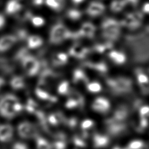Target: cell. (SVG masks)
<instances>
[{
  "label": "cell",
  "instance_id": "obj_18",
  "mask_svg": "<svg viewBox=\"0 0 149 149\" xmlns=\"http://www.w3.org/2000/svg\"><path fill=\"white\" fill-rule=\"evenodd\" d=\"M30 20L33 25L36 27L42 26L45 23L44 19L40 16H32Z\"/></svg>",
  "mask_w": 149,
  "mask_h": 149
},
{
  "label": "cell",
  "instance_id": "obj_8",
  "mask_svg": "<svg viewBox=\"0 0 149 149\" xmlns=\"http://www.w3.org/2000/svg\"><path fill=\"white\" fill-rule=\"evenodd\" d=\"M68 60V55L65 52H59L53 58V64L55 66H60L65 64Z\"/></svg>",
  "mask_w": 149,
  "mask_h": 149
},
{
  "label": "cell",
  "instance_id": "obj_24",
  "mask_svg": "<svg viewBox=\"0 0 149 149\" xmlns=\"http://www.w3.org/2000/svg\"><path fill=\"white\" fill-rule=\"evenodd\" d=\"M4 83H5L4 80H3L2 78L0 77V87L2 86L4 84Z\"/></svg>",
  "mask_w": 149,
  "mask_h": 149
},
{
  "label": "cell",
  "instance_id": "obj_9",
  "mask_svg": "<svg viewBox=\"0 0 149 149\" xmlns=\"http://www.w3.org/2000/svg\"><path fill=\"white\" fill-rule=\"evenodd\" d=\"M10 84L11 87L15 90H19L24 86V79L22 77L15 76L10 80Z\"/></svg>",
  "mask_w": 149,
  "mask_h": 149
},
{
  "label": "cell",
  "instance_id": "obj_6",
  "mask_svg": "<svg viewBox=\"0 0 149 149\" xmlns=\"http://www.w3.org/2000/svg\"><path fill=\"white\" fill-rule=\"evenodd\" d=\"M28 47L31 49H34L39 47L42 44V39L36 35H33L28 37L27 40Z\"/></svg>",
  "mask_w": 149,
  "mask_h": 149
},
{
  "label": "cell",
  "instance_id": "obj_3",
  "mask_svg": "<svg viewBox=\"0 0 149 149\" xmlns=\"http://www.w3.org/2000/svg\"><path fill=\"white\" fill-rule=\"evenodd\" d=\"M17 38L13 35H5L0 38V52H4L11 48L17 41Z\"/></svg>",
  "mask_w": 149,
  "mask_h": 149
},
{
  "label": "cell",
  "instance_id": "obj_23",
  "mask_svg": "<svg viewBox=\"0 0 149 149\" xmlns=\"http://www.w3.org/2000/svg\"><path fill=\"white\" fill-rule=\"evenodd\" d=\"M5 23V19L4 18V17L0 14V29L3 27V26H4Z\"/></svg>",
  "mask_w": 149,
  "mask_h": 149
},
{
  "label": "cell",
  "instance_id": "obj_14",
  "mask_svg": "<svg viewBox=\"0 0 149 149\" xmlns=\"http://www.w3.org/2000/svg\"><path fill=\"white\" fill-rule=\"evenodd\" d=\"M95 145L97 147H105L109 143V139L104 136H97L95 139Z\"/></svg>",
  "mask_w": 149,
  "mask_h": 149
},
{
  "label": "cell",
  "instance_id": "obj_13",
  "mask_svg": "<svg viewBox=\"0 0 149 149\" xmlns=\"http://www.w3.org/2000/svg\"><path fill=\"white\" fill-rule=\"evenodd\" d=\"M35 93L36 95L41 100H47L49 99L51 95L49 94V93L44 90L42 88H40V87H37L36 90H35Z\"/></svg>",
  "mask_w": 149,
  "mask_h": 149
},
{
  "label": "cell",
  "instance_id": "obj_17",
  "mask_svg": "<svg viewBox=\"0 0 149 149\" xmlns=\"http://www.w3.org/2000/svg\"><path fill=\"white\" fill-rule=\"evenodd\" d=\"M144 147V143L141 140H134L128 146V149H143Z\"/></svg>",
  "mask_w": 149,
  "mask_h": 149
},
{
  "label": "cell",
  "instance_id": "obj_21",
  "mask_svg": "<svg viewBox=\"0 0 149 149\" xmlns=\"http://www.w3.org/2000/svg\"><path fill=\"white\" fill-rule=\"evenodd\" d=\"M37 107L36 102L32 99H29L26 104V109L29 112H33Z\"/></svg>",
  "mask_w": 149,
  "mask_h": 149
},
{
  "label": "cell",
  "instance_id": "obj_12",
  "mask_svg": "<svg viewBox=\"0 0 149 149\" xmlns=\"http://www.w3.org/2000/svg\"><path fill=\"white\" fill-rule=\"evenodd\" d=\"M69 83L68 81H63L58 86V92L60 94H66L69 93Z\"/></svg>",
  "mask_w": 149,
  "mask_h": 149
},
{
  "label": "cell",
  "instance_id": "obj_20",
  "mask_svg": "<svg viewBox=\"0 0 149 149\" xmlns=\"http://www.w3.org/2000/svg\"><path fill=\"white\" fill-rule=\"evenodd\" d=\"M65 105H66V108H70V109L75 108L77 106L79 105V102L76 100H74V98H72L71 97H70V98H69L68 100V101H66Z\"/></svg>",
  "mask_w": 149,
  "mask_h": 149
},
{
  "label": "cell",
  "instance_id": "obj_7",
  "mask_svg": "<svg viewBox=\"0 0 149 149\" xmlns=\"http://www.w3.org/2000/svg\"><path fill=\"white\" fill-rule=\"evenodd\" d=\"M94 31V27L90 23H85L82 24L80 30H79L81 36L91 37Z\"/></svg>",
  "mask_w": 149,
  "mask_h": 149
},
{
  "label": "cell",
  "instance_id": "obj_16",
  "mask_svg": "<svg viewBox=\"0 0 149 149\" xmlns=\"http://www.w3.org/2000/svg\"><path fill=\"white\" fill-rule=\"evenodd\" d=\"M47 4L52 9L58 10L62 8V3L59 0H47Z\"/></svg>",
  "mask_w": 149,
  "mask_h": 149
},
{
  "label": "cell",
  "instance_id": "obj_10",
  "mask_svg": "<svg viewBox=\"0 0 149 149\" xmlns=\"http://www.w3.org/2000/svg\"><path fill=\"white\" fill-rule=\"evenodd\" d=\"M21 7V5L17 1L12 0L8 2L6 6V11L8 14H13L19 12L20 10Z\"/></svg>",
  "mask_w": 149,
  "mask_h": 149
},
{
  "label": "cell",
  "instance_id": "obj_19",
  "mask_svg": "<svg viewBox=\"0 0 149 149\" xmlns=\"http://www.w3.org/2000/svg\"><path fill=\"white\" fill-rule=\"evenodd\" d=\"M87 88L88 90L92 93H96L100 91L101 87L100 85L96 82L90 83L87 85Z\"/></svg>",
  "mask_w": 149,
  "mask_h": 149
},
{
  "label": "cell",
  "instance_id": "obj_22",
  "mask_svg": "<svg viewBox=\"0 0 149 149\" xmlns=\"http://www.w3.org/2000/svg\"><path fill=\"white\" fill-rule=\"evenodd\" d=\"M27 31L25 30H19L17 31V38H19L20 40L24 39L27 37Z\"/></svg>",
  "mask_w": 149,
  "mask_h": 149
},
{
  "label": "cell",
  "instance_id": "obj_2",
  "mask_svg": "<svg viewBox=\"0 0 149 149\" xmlns=\"http://www.w3.org/2000/svg\"><path fill=\"white\" fill-rule=\"evenodd\" d=\"M21 61L24 70L27 74L30 76L36 74L40 68V62L31 55H27Z\"/></svg>",
  "mask_w": 149,
  "mask_h": 149
},
{
  "label": "cell",
  "instance_id": "obj_1",
  "mask_svg": "<svg viewBox=\"0 0 149 149\" xmlns=\"http://www.w3.org/2000/svg\"><path fill=\"white\" fill-rule=\"evenodd\" d=\"M71 32L62 23H58L52 27L49 34V42L58 44L66 39L70 38Z\"/></svg>",
  "mask_w": 149,
  "mask_h": 149
},
{
  "label": "cell",
  "instance_id": "obj_15",
  "mask_svg": "<svg viewBox=\"0 0 149 149\" xmlns=\"http://www.w3.org/2000/svg\"><path fill=\"white\" fill-rule=\"evenodd\" d=\"M67 16L73 20H77L81 16V13L79 10L76 9L69 10L67 12Z\"/></svg>",
  "mask_w": 149,
  "mask_h": 149
},
{
  "label": "cell",
  "instance_id": "obj_4",
  "mask_svg": "<svg viewBox=\"0 0 149 149\" xmlns=\"http://www.w3.org/2000/svg\"><path fill=\"white\" fill-rule=\"evenodd\" d=\"M69 53L71 56L80 59L85 56L87 53V49L80 44H75L70 47Z\"/></svg>",
  "mask_w": 149,
  "mask_h": 149
},
{
  "label": "cell",
  "instance_id": "obj_5",
  "mask_svg": "<svg viewBox=\"0 0 149 149\" xmlns=\"http://www.w3.org/2000/svg\"><path fill=\"white\" fill-rule=\"evenodd\" d=\"M93 108L94 110L101 112H105L109 108L108 102L102 98H97L93 104Z\"/></svg>",
  "mask_w": 149,
  "mask_h": 149
},
{
  "label": "cell",
  "instance_id": "obj_25",
  "mask_svg": "<svg viewBox=\"0 0 149 149\" xmlns=\"http://www.w3.org/2000/svg\"><path fill=\"white\" fill-rule=\"evenodd\" d=\"M74 3H80L82 0H73Z\"/></svg>",
  "mask_w": 149,
  "mask_h": 149
},
{
  "label": "cell",
  "instance_id": "obj_11",
  "mask_svg": "<svg viewBox=\"0 0 149 149\" xmlns=\"http://www.w3.org/2000/svg\"><path fill=\"white\" fill-rule=\"evenodd\" d=\"M73 81L74 83H79L81 81L87 82V77L84 73L80 69H76L73 74Z\"/></svg>",
  "mask_w": 149,
  "mask_h": 149
}]
</instances>
